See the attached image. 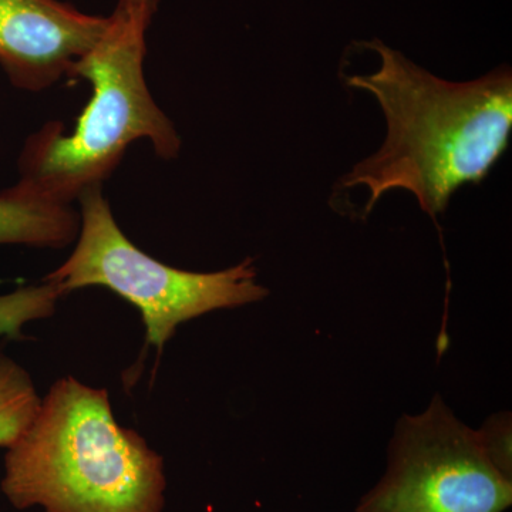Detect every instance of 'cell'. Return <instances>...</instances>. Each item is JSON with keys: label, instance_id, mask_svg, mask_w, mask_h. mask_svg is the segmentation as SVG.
Segmentation results:
<instances>
[{"label": "cell", "instance_id": "1", "mask_svg": "<svg viewBox=\"0 0 512 512\" xmlns=\"http://www.w3.org/2000/svg\"><path fill=\"white\" fill-rule=\"evenodd\" d=\"M380 66L349 86L373 94L387 121V138L343 180L366 187L367 210L386 192L406 190L421 210H446L458 188L480 183L510 143L512 76L500 67L481 79L451 83L384 43H370Z\"/></svg>", "mask_w": 512, "mask_h": 512}, {"label": "cell", "instance_id": "2", "mask_svg": "<svg viewBox=\"0 0 512 512\" xmlns=\"http://www.w3.org/2000/svg\"><path fill=\"white\" fill-rule=\"evenodd\" d=\"M2 493L18 510L163 512L164 458L114 419L109 392L57 380L6 448Z\"/></svg>", "mask_w": 512, "mask_h": 512}, {"label": "cell", "instance_id": "10", "mask_svg": "<svg viewBox=\"0 0 512 512\" xmlns=\"http://www.w3.org/2000/svg\"><path fill=\"white\" fill-rule=\"evenodd\" d=\"M477 433L491 463L500 473L512 480L510 414L501 413L491 417Z\"/></svg>", "mask_w": 512, "mask_h": 512}, {"label": "cell", "instance_id": "9", "mask_svg": "<svg viewBox=\"0 0 512 512\" xmlns=\"http://www.w3.org/2000/svg\"><path fill=\"white\" fill-rule=\"evenodd\" d=\"M62 296L55 285L45 281L0 295V336L26 339L22 333L23 326L55 315L57 302Z\"/></svg>", "mask_w": 512, "mask_h": 512}, {"label": "cell", "instance_id": "8", "mask_svg": "<svg viewBox=\"0 0 512 512\" xmlns=\"http://www.w3.org/2000/svg\"><path fill=\"white\" fill-rule=\"evenodd\" d=\"M40 402L28 370L0 353V447L9 448L28 430Z\"/></svg>", "mask_w": 512, "mask_h": 512}, {"label": "cell", "instance_id": "3", "mask_svg": "<svg viewBox=\"0 0 512 512\" xmlns=\"http://www.w3.org/2000/svg\"><path fill=\"white\" fill-rule=\"evenodd\" d=\"M150 25L123 9L114 10L103 37L70 74L92 84V99L72 133H64L62 123H47L28 138L19 160L20 190L72 205L84 191L103 185L128 146L143 138L158 157H177L180 136L151 96L144 76Z\"/></svg>", "mask_w": 512, "mask_h": 512}, {"label": "cell", "instance_id": "5", "mask_svg": "<svg viewBox=\"0 0 512 512\" xmlns=\"http://www.w3.org/2000/svg\"><path fill=\"white\" fill-rule=\"evenodd\" d=\"M511 504V478L436 397L427 412L400 421L389 470L357 512H505Z\"/></svg>", "mask_w": 512, "mask_h": 512}, {"label": "cell", "instance_id": "7", "mask_svg": "<svg viewBox=\"0 0 512 512\" xmlns=\"http://www.w3.org/2000/svg\"><path fill=\"white\" fill-rule=\"evenodd\" d=\"M79 229L80 215L72 205L40 200L18 185L0 192V245L64 248Z\"/></svg>", "mask_w": 512, "mask_h": 512}, {"label": "cell", "instance_id": "4", "mask_svg": "<svg viewBox=\"0 0 512 512\" xmlns=\"http://www.w3.org/2000/svg\"><path fill=\"white\" fill-rule=\"evenodd\" d=\"M80 204L79 241L63 265L43 281L62 295L101 286L130 302L146 325V345L163 352L181 323L217 309L262 301L268 291L258 284L252 259L220 272L183 271L137 248L114 220L103 185L89 188Z\"/></svg>", "mask_w": 512, "mask_h": 512}, {"label": "cell", "instance_id": "11", "mask_svg": "<svg viewBox=\"0 0 512 512\" xmlns=\"http://www.w3.org/2000/svg\"><path fill=\"white\" fill-rule=\"evenodd\" d=\"M157 3L158 0H119L117 8L151 23L157 10Z\"/></svg>", "mask_w": 512, "mask_h": 512}, {"label": "cell", "instance_id": "6", "mask_svg": "<svg viewBox=\"0 0 512 512\" xmlns=\"http://www.w3.org/2000/svg\"><path fill=\"white\" fill-rule=\"evenodd\" d=\"M109 23L59 0H0V66L13 86L42 92L70 77Z\"/></svg>", "mask_w": 512, "mask_h": 512}]
</instances>
